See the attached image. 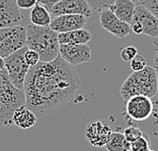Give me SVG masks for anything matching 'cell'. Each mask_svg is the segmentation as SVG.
Returning a JSON list of instances; mask_svg holds the SVG:
<instances>
[{
  "mask_svg": "<svg viewBox=\"0 0 158 151\" xmlns=\"http://www.w3.org/2000/svg\"><path fill=\"white\" fill-rule=\"evenodd\" d=\"M38 118L35 115L34 112H31L30 109H27L26 106L17 109L13 114L12 117V123L23 130L31 129L34 127L37 123Z\"/></svg>",
  "mask_w": 158,
  "mask_h": 151,
  "instance_id": "obj_17",
  "label": "cell"
},
{
  "mask_svg": "<svg viewBox=\"0 0 158 151\" xmlns=\"http://www.w3.org/2000/svg\"><path fill=\"white\" fill-rule=\"evenodd\" d=\"M62 0H38V3L43 6H45L47 9L50 10L54 5H56L57 3H59Z\"/></svg>",
  "mask_w": 158,
  "mask_h": 151,
  "instance_id": "obj_28",
  "label": "cell"
},
{
  "mask_svg": "<svg viewBox=\"0 0 158 151\" xmlns=\"http://www.w3.org/2000/svg\"><path fill=\"white\" fill-rule=\"evenodd\" d=\"M137 55H138V50L134 46H128L121 51V58L125 62H131Z\"/></svg>",
  "mask_w": 158,
  "mask_h": 151,
  "instance_id": "obj_23",
  "label": "cell"
},
{
  "mask_svg": "<svg viewBox=\"0 0 158 151\" xmlns=\"http://www.w3.org/2000/svg\"><path fill=\"white\" fill-rule=\"evenodd\" d=\"M130 26L132 31L136 35L144 34L153 39L158 38V19L141 5L136 6Z\"/></svg>",
  "mask_w": 158,
  "mask_h": 151,
  "instance_id": "obj_7",
  "label": "cell"
},
{
  "mask_svg": "<svg viewBox=\"0 0 158 151\" xmlns=\"http://www.w3.org/2000/svg\"><path fill=\"white\" fill-rule=\"evenodd\" d=\"M154 105L152 100L145 95H135L126 102V114L134 121H145L152 115Z\"/></svg>",
  "mask_w": 158,
  "mask_h": 151,
  "instance_id": "obj_8",
  "label": "cell"
},
{
  "mask_svg": "<svg viewBox=\"0 0 158 151\" xmlns=\"http://www.w3.org/2000/svg\"><path fill=\"white\" fill-rule=\"evenodd\" d=\"M132 1H133V2H135V3H136V2H138V1H139V0H132Z\"/></svg>",
  "mask_w": 158,
  "mask_h": 151,
  "instance_id": "obj_32",
  "label": "cell"
},
{
  "mask_svg": "<svg viewBox=\"0 0 158 151\" xmlns=\"http://www.w3.org/2000/svg\"><path fill=\"white\" fill-rule=\"evenodd\" d=\"M54 17L64 14H80L86 17L91 16L92 10L86 0H62L49 10Z\"/></svg>",
  "mask_w": 158,
  "mask_h": 151,
  "instance_id": "obj_11",
  "label": "cell"
},
{
  "mask_svg": "<svg viewBox=\"0 0 158 151\" xmlns=\"http://www.w3.org/2000/svg\"><path fill=\"white\" fill-rule=\"evenodd\" d=\"M99 23L103 30L118 39H125L133 33L130 24L118 19L110 9H105L100 12Z\"/></svg>",
  "mask_w": 158,
  "mask_h": 151,
  "instance_id": "obj_9",
  "label": "cell"
},
{
  "mask_svg": "<svg viewBox=\"0 0 158 151\" xmlns=\"http://www.w3.org/2000/svg\"><path fill=\"white\" fill-rule=\"evenodd\" d=\"M26 106V93L10 81L7 70L0 72V127H9L14 112Z\"/></svg>",
  "mask_w": 158,
  "mask_h": 151,
  "instance_id": "obj_3",
  "label": "cell"
},
{
  "mask_svg": "<svg viewBox=\"0 0 158 151\" xmlns=\"http://www.w3.org/2000/svg\"><path fill=\"white\" fill-rule=\"evenodd\" d=\"M158 91V76L153 67L146 66L138 72H133L121 87V96L125 102L135 95L153 98Z\"/></svg>",
  "mask_w": 158,
  "mask_h": 151,
  "instance_id": "obj_4",
  "label": "cell"
},
{
  "mask_svg": "<svg viewBox=\"0 0 158 151\" xmlns=\"http://www.w3.org/2000/svg\"><path fill=\"white\" fill-rule=\"evenodd\" d=\"M117 0H86L91 10L102 12L105 9H110Z\"/></svg>",
  "mask_w": 158,
  "mask_h": 151,
  "instance_id": "obj_21",
  "label": "cell"
},
{
  "mask_svg": "<svg viewBox=\"0 0 158 151\" xmlns=\"http://www.w3.org/2000/svg\"><path fill=\"white\" fill-rule=\"evenodd\" d=\"M123 134L128 142L133 143V142L137 141L139 138H141L144 133H143L141 131V129L137 127V126H130V127H127L125 129Z\"/></svg>",
  "mask_w": 158,
  "mask_h": 151,
  "instance_id": "obj_22",
  "label": "cell"
},
{
  "mask_svg": "<svg viewBox=\"0 0 158 151\" xmlns=\"http://www.w3.org/2000/svg\"><path fill=\"white\" fill-rule=\"evenodd\" d=\"M91 39V34L84 28L69 31V33L58 34V41L60 45H87V43L90 42Z\"/></svg>",
  "mask_w": 158,
  "mask_h": 151,
  "instance_id": "obj_16",
  "label": "cell"
},
{
  "mask_svg": "<svg viewBox=\"0 0 158 151\" xmlns=\"http://www.w3.org/2000/svg\"><path fill=\"white\" fill-rule=\"evenodd\" d=\"M30 19L31 24L38 27H50L52 23V16L49 10L39 3L34 8H31Z\"/></svg>",
  "mask_w": 158,
  "mask_h": 151,
  "instance_id": "obj_18",
  "label": "cell"
},
{
  "mask_svg": "<svg viewBox=\"0 0 158 151\" xmlns=\"http://www.w3.org/2000/svg\"><path fill=\"white\" fill-rule=\"evenodd\" d=\"M153 46H154V48L156 49V51L158 52V38L153 40Z\"/></svg>",
  "mask_w": 158,
  "mask_h": 151,
  "instance_id": "obj_31",
  "label": "cell"
},
{
  "mask_svg": "<svg viewBox=\"0 0 158 151\" xmlns=\"http://www.w3.org/2000/svg\"><path fill=\"white\" fill-rule=\"evenodd\" d=\"M140 4L158 19V0H139Z\"/></svg>",
  "mask_w": 158,
  "mask_h": 151,
  "instance_id": "obj_24",
  "label": "cell"
},
{
  "mask_svg": "<svg viewBox=\"0 0 158 151\" xmlns=\"http://www.w3.org/2000/svg\"><path fill=\"white\" fill-rule=\"evenodd\" d=\"M130 65H131L132 70L134 71V72L141 71V70H143L147 66L146 65V60L144 59V57H142L141 55H139V54L131 61Z\"/></svg>",
  "mask_w": 158,
  "mask_h": 151,
  "instance_id": "obj_25",
  "label": "cell"
},
{
  "mask_svg": "<svg viewBox=\"0 0 158 151\" xmlns=\"http://www.w3.org/2000/svg\"><path fill=\"white\" fill-rule=\"evenodd\" d=\"M59 56L71 66H76L91 59V49L88 45H60Z\"/></svg>",
  "mask_w": 158,
  "mask_h": 151,
  "instance_id": "obj_10",
  "label": "cell"
},
{
  "mask_svg": "<svg viewBox=\"0 0 158 151\" xmlns=\"http://www.w3.org/2000/svg\"><path fill=\"white\" fill-rule=\"evenodd\" d=\"M38 4V0H16V5L19 8L31 9Z\"/></svg>",
  "mask_w": 158,
  "mask_h": 151,
  "instance_id": "obj_27",
  "label": "cell"
},
{
  "mask_svg": "<svg viewBox=\"0 0 158 151\" xmlns=\"http://www.w3.org/2000/svg\"><path fill=\"white\" fill-rule=\"evenodd\" d=\"M151 141L147 134H143L141 138H139L137 141L131 143V151H149Z\"/></svg>",
  "mask_w": 158,
  "mask_h": 151,
  "instance_id": "obj_20",
  "label": "cell"
},
{
  "mask_svg": "<svg viewBox=\"0 0 158 151\" xmlns=\"http://www.w3.org/2000/svg\"><path fill=\"white\" fill-rule=\"evenodd\" d=\"M24 60H26V62L28 66L33 67V66H35L40 62V56L37 52L27 49L26 54H24Z\"/></svg>",
  "mask_w": 158,
  "mask_h": 151,
  "instance_id": "obj_26",
  "label": "cell"
},
{
  "mask_svg": "<svg viewBox=\"0 0 158 151\" xmlns=\"http://www.w3.org/2000/svg\"><path fill=\"white\" fill-rule=\"evenodd\" d=\"M21 19L16 0H0V28L16 26Z\"/></svg>",
  "mask_w": 158,
  "mask_h": 151,
  "instance_id": "obj_14",
  "label": "cell"
},
{
  "mask_svg": "<svg viewBox=\"0 0 158 151\" xmlns=\"http://www.w3.org/2000/svg\"><path fill=\"white\" fill-rule=\"evenodd\" d=\"M27 47L39 54L41 62H52L59 57L58 34L50 27L31 23L27 27Z\"/></svg>",
  "mask_w": 158,
  "mask_h": 151,
  "instance_id": "obj_2",
  "label": "cell"
},
{
  "mask_svg": "<svg viewBox=\"0 0 158 151\" xmlns=\"http://www.w3.org/2000/svg\"><path fill=\"white\" fill-rule=\"evenodd\" d=\"M87 23V17L80 14H64L54 17L50 27L57 34L69 33V31L81 30Z\"/></svg>",
  "mask_w": 158,
  "mask_h": 151,
  "instance_id": "obj_13",
  "label": "cell"
},
{
  "mask_svg": "<svg viewBox=\"0 0 158 151\" xmlns=\"http://www.w3.org/2000/svg\"><path fill=\"white\" fill-rule=\"evenodd\" d=\"M80 79L73 66L59 56L52 62H40L30 68L23 90L26 107L37 118L55 114L76 95Z\"/></svg>",
  "mask_w": 158,
  "mask_h": 151,
  "instance_id": "obj_1",
  "label": "cell"
},
{
  "mask_svg": "<svg viewBox=\"0 0 158 151\" xmlns=\"http://www.w3.org/2000/svg\"><path fill=\"white\" fill-rule=\"evenodd\" d=\"M112 134V128L102 120H94L85 129V138L88 143L95 147L106 146Z\"/></svg>",
  "mask_w": 158,
  "mask_h": 151,
  "instance_id": "obj_12",
  "label": "cell"
},
{
  "mask_svg": "<svg viewBox=\"0 0 158 151\" xmlns=\"http://www.w3.org/2000/svg\"><path fill=\"white\" fill-rule=\"evenodd\" d=\"M4 69H6V67H5V63H4V59L0 57V72H1V71H3Z\"/></svg>",
  "mask_w": 158,
  "mask_h": 151,
  "instance_id": "obj_30",
  "label": "cell"
},
{
  "mask_svg": "<svg viewBox=\"0 0 158 151\" xmlns=\"http://www.w3.org/2000/svg\"><path fill=\"white\" fill-rule=\"evenodd\" d=\"M27 50V47H24L4 59L5 67L10 81L19 89H23L26 77L31 68L24 60V54Z\"/></svg>",
  "mask_w": 158,
  "mask_h": 151,
  "instance_id": "obj_6",
  "label": "cell"
},
{
  "mask_svg": "<svg viewBox=\"0 0 158 151\" xmlns=\"http://www.w3.org/2000/svg\"><path fill=\"white\" fill-rule=\"evenodd\" d=\"M27 47V27L12 26L0 28V57L7 58Z\"/></svg>",
  "mask_w": 158,
  "mask_h": 151,
  "instance_id": "obj_5",
  "label": "cell"
},
{
  "mask_svg": "<svg viewBox=\"0 0 158 151\" xmlns=\"http://www.w3.org/2000/svg\"><path fill=\"white\" fill-rule=\"evenodd\" d=\"M105 147L107 151H131V143L121 132H112Z\"/></svg>",
  "mask_w": 158,
  "mask_h": 151,
  "instance_id": "obj_19",
  "label": "cell"
},
{
  "mask_svg": "<svg viewBox=\"0 0 158 151\" xmlns=\"http://www.w3.org/2000/svg\"><path fill=\"white\" fill-rule=\"evenodd\" d=\"M110 9L118 19L130 24L134 17L136 3L132 0H117Z\"/></svg>",
  "mask_w": 158,
  "mask_h": 151,
  "instance_id": "obj_15",
  "label": "cell"
},
{
  "mask_svg": "<svg viewBox=\"0 0 158 151\" xmlns=\"http://www.w3.org/2000/svg\"><path fill=\"white\" fill-rule=\"evenodd\" d=\"M149 151H154V150H152V149H150V150H149Z\"/></svg>",
  "mask_w": 158,
  "mask_h": 151,
  "instance_id": "obj_33",
  "label": "cell"
},
{
  "mask_svg": "<svg viewBox=\"0 0 158 151\" xmlns=\"http://www.w3.org/2000/svg\"><path fill=\"white\" fill-rule=\"evenodd\" d=\"M154 70L156 71V73L158 75V52L155 54V57H154Z\"/></svg>",
  "mask_w": 158,
  "mask_h": 151,
  "instance_id": "obj_29",
  "label": "cell"
}]
</instances>
